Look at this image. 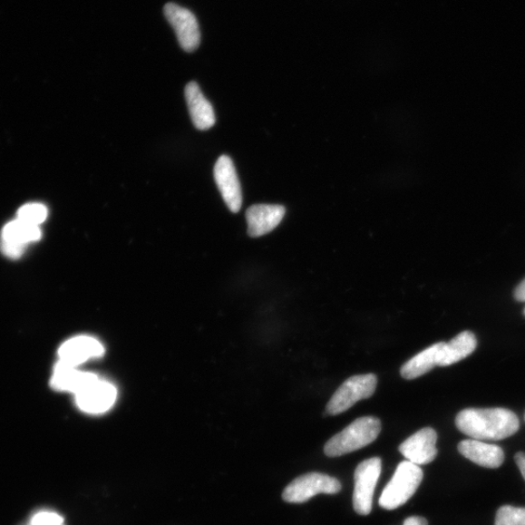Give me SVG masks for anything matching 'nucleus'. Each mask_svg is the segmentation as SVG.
Here are the masks:
<instances>
[{"mask_svg":"<svg viewBox=\"0 0 525 525\" xmlns=\"http://www.w3.org/2000/svg\"><path fill=\"white\" fill-rule=\"evenodd\" d=\"M455 424L462 433L480 441H500L515 435L520 420L504 408L466 409L456 415Z\"/></svg>","mask_w":525,"mask_h":525,"instance_id":"obj_1","label":"nucleus"},{"mask_svg":"<svg viewBox=\"0 0 525 525\" xmlns=\"http://www.w3.org/2000/svg\"><path fill=\"white\" fill-rule=\"evenodd\" d=\"M382 423L374 416L360 417L331 438L325 452L329 457H338L365 448L379 437Z\"/></svg>","mask_w":525,"mask_h":525,"instance_id":"obj_2","label":"nucleus"},{"mask_svg":"<svg viewBox=\"0 0 525 525\" xmlns=\"http://www.w3.org/2000/svg\"><path fill=\"white\" fill-rule=\"evenodd\" d=\"M423 480V471L419 465L408 461L401 462L383 491L380 506L385 510H395L403 506L411 500Z\"/></svg>","mask_w":525,"mask_h":525,"instance_id":"obj_3","label":"nucleus"},{"mask_svg":"<svg viewBox=\"0 0 525 525\" xmlns=\"http://www.w3.org/2000/svg\"><path fill=\"white\" fill-rule=\"evenodd\" d=\"M376 385H378V378L374 374L352 376L334 394L327 403V413L340 414L352 408L358 401L372 397Z\"/></svg>","mask_w":525,"mask_h":525,"instance_id":"obj_4","label":"nucleus"},{"mask_svg":"<svg viewBox=\"0 0 525 525\" xmlns=\"http://www.w3.org/2000/svg\"><path fill=\"white\" fill-rule=\"evenodd\" d=\"M341 491L342 484L338 479L326 474L308 473L289 483L282 498L288 503L300 504L317 494H335Z\"/></svg>","mask_w":525,"mask_h":525,"instance_id":"obj_5","label":"nucleus"},{"mask_svg":"<svg viewBox=\"0 0 525 525\" xmlns=\"http://www.w3.org/2000/svg\"><path fill=\"white\" fill-rule=\"evenodd\" d=\"M382 473L380 457L361 462L355 473L354 508L357 514L368 516L372 511L374 492Z\"/></svg>","mask_w":525,"mask_h":525,"instance_id":"obj_6","label":"nucleus"},{"mask_svg":"<svg viewBox=\"0 0 525 525\" xmlns=\"http://www.w3.org/2000/svg\"><path fill=\"white\" fill-rule=\"evenodd\" d=\"M164 13L182 49L194 52L200 44V32L193 12L175 4H167Z\"/></svg>","mask_w":525,"mask_h":525,"instance_id":"obj_7","label":"nucleus"},{"mask_svg":"<svg viewBox=\"0 0 525 525\" xmlns=\"http://www.w3.org/2000/svg\"><path fill=\"white\" fill-rule=\"evenodd\" d=\"M80 410L88 413H103L112 409L117 398L116 388L98 378L87 384L75 394Z\"/></svg>","mask_w":525,"mask_h":525,"instance_id":"obj_8","label":"nucleus"},{"mask_svg":"<svg viewBox=\"0 0 525 525\" xmlns=\"http://www.w3.org/2000/svg\"><path fill=\"white\" fill-rule=\"evenodd\" d=\"M437 440L436 431L426 427L402 442L399 451L408 462L419 466L426 465L434 462L438 455Z\"/></svg>","mask_w":525,"mask_h":525,"instance_id":"obj_9","label":"nucleus"},{"mask_svg":"<svg viewBox=\"0 0 525 525\" xmlns=\"http://www.w3.org/2000/svg\"><path fill=\"white\" fill-rule=\"evenodd\" d=\"M214 179L228 209L238 212L242 205L241 187L230 157L223 155L218 160L214 167Z\"/></svg>","mask_w":525,"mask_h":525,"instance_id":"obj_10","label":"nucleus"},{"mask_svg":"<svg viewBox=\"0 0 525 525\" xmlns=\"http://www.w3.org/2000/svg\"><path fill=\"white\" fill-rule=\"evenodd\" d=\"M103 354L102 345L86 335L65 342L59 350L60 361L75 368L92 358L102 357Z\"/></svg>","mask_w":525,"mask_h":525,"instance_id":"obj_11","label":"nucleus"},{"mask_svg":"<svg viewBox=\"0 0 525 525\" xmlns=\"http://www.w3.org/2000/svg\"><path fill=\"white\" fill-rule=\"evenodd\" d=\"M457 449L465 459L484 468H500L505 461L502 448L480 440H464L459 443Z\"/></svg>","mask_w":525,"mask_h":525,"instance_id":"obj_12","label":"nucleus"},{"mask_svg":"<svg viewBox=\"0 0 525 525\" xmlns=\"http://www.w3.org/2000/svg\"><path fill=\"white\" fill-rule=\"evenodd\" d=\"M286 208L277 205H256L247 211L248 235L259 238L271 233L284 219Z\"/></svg>","mask_w":525,"mask_h":525,"instance_id":"obj_13","label":"nucleus"},{"mask_svg":"<svg viewBox=\"0 0 525 525\" xmlns=\"http://www.w3.org/2000/svg\"><path fill=\"white\" fill-rule=\"evenodd\" d=\"M185 98L195 127L200 131H207L213 127L215 114L212 105L196 83H190L186 86Z\"/></svg>","mask_w":525,"mask_h":525,"instance_id":"obj_14","label":"nucleus"},{"mask_svg":"<svg viewBox=\"0 0 525 525\" xmlns=\"http://www.w3.org/2000/svg\"><path fill=\"white\" fill-rule=\"evenodd\" d=\"M477 345L476 335L472 332L463 331L450 343H442L437 357V365L447 367L455 365L472 355Z\"/></svg>","mask_w":525,"mask_h":525,"instance_id":"obj_15","label":"nucleus"},{"mask_svg":"<svg viewBox=\"0 0 525 525\" xmlns=\"http://www.w3.org/2000/svg\"><path fill=\"white\" fill-rule=\"evenodd\" d=\"M96 376V374L91 373L80 372L75 367L67 365L60 361L55 370H53L51 385L53 388L60 390V392L76 394Z\"/></svg>","mask_w":525,"mask_h":525,"instance_id":"obj_16","label":"nucleus"},{"mask_svg":"<svg viewBox=\"0 0 525 525\" xmlns=\"http://www.w3.org/2000/svg\"><path fill=\"white\" fill-rule=\"evenodd\" d=\"M442 343H438L416 355L401 368V375L405 380H414L433 370L437 365V357Z\"/></svg>","mask_w":525,"mask_h":525,"instance_id":"obj_17","label":"nucleus"},{"mask_svg":"<svg viewBox=\"0 0 525 525\" xmlns=\"http://www.w3.org/2000/svg\"><path fill=\"white\" fill-rule=\"evenodd\" d=\"M40 238H42V231L37 225L19 219L8 223L3 231V240L15 242V244L23 246L37 241Z\"/></svg>","mask_w":525,"mask_h":525,"instance_id":"obj_18","label":"nucleus"},{"mask_svg":"<svg viewBox=\"0 0 525 525\" xmlns=\"http://www.w3.org/2000/svg\"><path fill=\"white\" fill-rule=\"evenodd\" d=\"M494 525H525V508L501 507L497 510Z\"/></svg>","mask_w":525,"mask_h":525,"instance_id":"obj_19","label":"nucleus"},{"mask_svg":"<svg viewBox=\"0 0 525 525\" xmlns=\"http://www.w3.org/2000/svg\"><path fill=\"white\" fill-rule=\"evenodd\" d=\"M48 210L42 204H29L22 207L18 211V219L33 225H39L47 219Z\"/></svg>","mask_w":525,"mask_h":525,"instance_id":"obj_20","label":"nucleus"},{"mask_svg":"<svg viewBox=\"0 0 525 525\" xmlns=\"http://www.w3.org/2000/svg\"><path fill=\"white\" fill-rule=\"evenodd\" d=\"M31 525H65V523L58 514L52 513V511H42L33 518Z\"/></svg>","mask_w":525,"mask_h":525,"instance_id":"obj_21","label":"nucleus"},{"mask_svg":"<svg viewBox=\"0 0 525 525\" xmlns=\"http://www.w3.org/2000/svg\"><path fill=\"white\" fill-rule=\"evenodd\" d=\"M24 247L23 245L15 244V242L2 241V250L8 256L9 258L17 259L21 258L24 253Z\"/></svg>","mask_w":525,"mask_h":525,"instance_id":"obj_22","label":"nucleus"},{"mask_svg":"<svg viewBox=\"0 0 525 525\" xmlns=\"http://www.w3.org/2000/svg\"><path fill=\"white\" fill-rule=\"evenodd\" d=\"M515 462L520 471V473L525 481V453L518 452L515 455Z\"/></svg>","mask_w":525,"mask_h":525,"instance_id":"obj_23","label":"nucleus"},{"mask_svg":"<svg viewBox=\"0 0 525 525\" xmlns=\"http://www.w3.org/2000/svg\"><path fill=\"white\" fill-rule=\"evenodd\" d=\"M514 296L517 301L525 302V279L522 280L516 288Z\"/></svg>","mask_w":525,"mask_h":525,"instance_id":"obj_24","label":"nucleus"},{"mask_svg":"<svg viewBox=\"0 0 525 525\" xmlns=\"http://www.w3.org/2000/svg\"><path fill=\"white\" fill-rule=\"evenodd\" d=\"M403 525H428V522L423 517H410L403 521Z\"/></svg>","mask_w":525,"mask_h":525,"instance_id":"obj_25","label":"nucleus"},{"mask_svg":"<svg viewBox=\"0 0 525 525\" xmlns=\"http://www.w3.org/2000/svg\"><path fill=\"white\" fill-rule=\"evenodd\" d=\"M524 316H525V308H524V312H523Z\"/></svg>","mask_w":525,"mask_h":525,"instance_id":"obj_26","label":"nucleus"}]
</instances>
